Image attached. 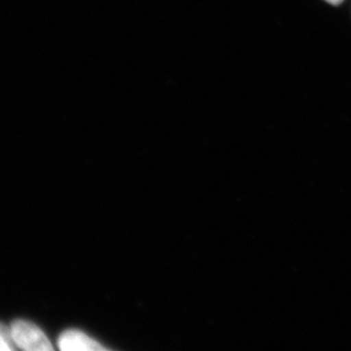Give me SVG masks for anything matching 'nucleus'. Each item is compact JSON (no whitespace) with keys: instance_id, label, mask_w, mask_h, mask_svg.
<instances>
[{"instance_id":"f257e3e1","label":"nucleus","mask_w":351,"mask_h":351,"mask_svg":"<svg viewBox=\"0 0 351 351\" xmlns=\"http://www.w3.org/2000/svg\"><path fill=\"white\" fill-rule=\"evenodd\" d=\"M13 345L21 350L52 351L53 346L39 326L27 320H14L10 326Z\"/></svg>"},{"instance_id":"f03ea898","label":"nucleus","mask_w":351,"mask_h":351,"mask_svg":"<svg viewBox=\"0 0 351 351\" xmlns=\"http://www.w3.org/2000/svg\"><path fill=\"white\" fill-rule=\"evenodd\" d=\"M58 345H59V349L63 351L108 350L97 339L90 337L82 330H77V329H69L63 332L59 337Z\"/></svg>"},{"instance_id":"7ed1b4c3","label":"nucleus","mask_w":351,"mask_h":351,"mask_svg":"<svg viewBox=\"0 0 351 351\" xmlns=\"http://www.w3.org/2000/svg\"><path fill=\"white\" fill-rule=\"evenodd\" d=\"M12 337H11V330L10 326H5L0 323V351H12L14 350Z\"/></svg>"},{"instance_id":"20e7f679","label":"nucleus","mask_w":351,"mask_h":351,"mask_svg":"<svg viewBox=\"0 0 351 351\" xmlns=\"http://www.w3.org/2000/svg\"><path fill=\"white\" fill-rule=\"evenodd\" d=\"M326 1H328L329 4H332V5H339L343 0H326Z\"/></svg>"}]
</instances>
